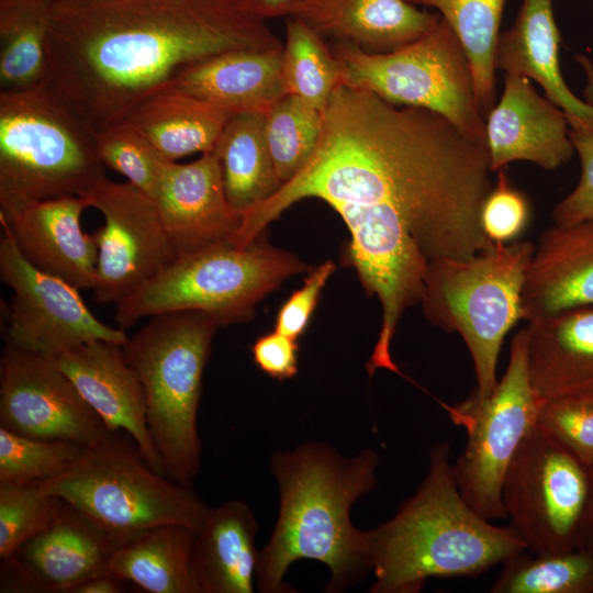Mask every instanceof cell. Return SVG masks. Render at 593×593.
<instances>
[{"mask_svg": "<svg viewBox=\"0 0 593 593\" xmlns=\"http://www.w3.org/2000/svg\"><path fill=\"white\" fill-rule=\"evenodd\" d=\"M491 174L486 145L440 114L340 81L322 111L310 159L243 214L235 240L249 245L300 200L326 202L349 231L347 264L382 309L370 361L389 367L398 324L419 301L428 265L492 246L480 222Z\"/></svg>", "mask_w": 593, "mask_h": 593, "instance_id": "cell-1", "label": "cell"}, {"mask_svg": "<svg viewBox=\"0 0 593 593\" xmlns=\"http://www.w3.org/2000/svg\"><path fill=\"white\" fill-rule=\"evenodd\" d=\"M282 47L240 0H49L42 85L97 128L191 64Z\"/></svg>", "mask_w": 593, "mask_h": 593, "instance_id": "cell-2", "label": "cell"}, {"mask_svg": "<svg viewBox=\"0 0 593 593\" xmlns=\"http://www.w3.org/2000/svg\"><path fill=\"white\" fill-rule=\"evenodd\" d=\"M378 463L373 449L349 458L322 443L273 455L270 469L280 503L272 536L258 555L256 586L260 592H294L283 577L300 559L328 568L325 592H343L366 578L372 570L368 530L357 529L349 513L376 488Z\"/></svg>", "mask_w": 593, "mask_h": 593, "instance_id": "cell-3", "label": "cell"}, {"mask_svg": "<svg viewBox=\"0 0 593 593\" xmlns=\"http://www.w3.org/2000/svg\"><path fill=\"white\" fill-rule=\"evenodd\" d=\"M368 538L370 593H417L430 578L477 577L527 550L512 526L491 524L462 497L447 441L430 449L416 492Z\"/></svg>", "mask_w": 593, "mask_h": 593, "instance_id": "cell-4", "label": "cell"}, {"mask_svg": "<svg viewBox=\"0 0 593 593\" xmlns=\"http://www.w3.org/2000/svg\"><path fill=\"white\" fill-rule=\"evenodd\" d=\"M217 327L200 312H167L150 316L122 346L144 390L164 474L189 488L201 466L198 410Z\"/></svg>", "mask_w": 593, "mask_h": 593, "instance_id": "cell-5", "label": "cell"}, {"mask_svg": "<svg viewBox=\"0 0 593 593\" xmlns=\"http://www.w3.org/2000/svg\"><path fill=\"white\" fill-rule=\"evenodd\" d=\"M93 128L44 85L0 91V215L104 177Z\"/></svg>", "mask_w": 593, "mask_h": 593, "instance_id": "cell-6", "label": "cell"}, {"mask_svg": "<svg viewBox=\"0 0 593 593\" xmlns=\"http://www.w3.org/2000/svg\"><path fill=\"white\" fill-rule=\"evenodd\" d=\"M534 248L529 240L493 243L471 257L440 258L427 267L418 302L433 325L462 338L480 399L495 389L504 338L523 320L522 291Z\"/></svg>", "mask_w": 593, "mask_h": 593, "instance_id": "cell-7", "label": "cell"}, {"mask_svg": "<svg viewBox=\"0 0 593 593\" xmlns=\"http://www.w3.org/2000/svg\"><path fill=\"white\" fill-rule=\"evenodd\" d=\"M311 267L257 237L247 246L224 240L179 256L160 273L115 304L126 329L167 312H200L219 326L250 321L256 304L287 278Z\"/></svg>", "mask_w": 593, "mask_h": 593, "instance_id": "cell-8", "label": "cell"}, {"mask_svg": "<svg viewBox=\"0 0 593 593\" xmlns=\"http://www.w3.org/2000/svg\"><path fill=\"white\" fill-rule=\"evenodd\" d=\"M38 488L123 539L167 524L197 529L210 508L191 488L153 469L116 433L86 447L68 469Z\"/></svg>", "mask_w": 593, "mask_h": 593, "instance_id": "cell-9", "label": "cell"}, {"mask_svg": "<svg viewBox=\"0 0 593 593\" xmlns=\"http://www.w3.org/2000/svg\"><path fill=\"white\" fill-rule=\"evenodd\" d=\"M342 82L403 107L440 114L469 137L486 145L468 57L440 16L419 38L388 53H369L347 43L332 48Z\"/></svg>", "mask_w": 593, "mask_h": 593, "instance_id": "cell-10", "label": "cell"}, {"mask_svg": "<svg viewBox=\"0 0 593 593\" xmlns=\"http://www.w3.org/2000/svg\"><path fill=\"white\" fill-rule=\"evenodd\" d=\"M541 404L529 379L526 328L513 337L505 372L490 395L480 399L472 393L460 403L443 404L467 432L463 452L452 463L456 483L466 502L488 521L506 518L503 480L536 425Z\"/></svg>", "mask_w": 593, "mask_h": 593, "instance_id": "cell-11", "label": "cell"}, {"mask_svg": "<svg viewBox=\"0 0 593 593\" xmlns=\"http://www.w3.org/2000/svg\"><path fill=\"white\" fill-rule=\"evenodd\" d=\"M590 491V467L535 425L503 480L511 526L532 552L579 548Z\"/></svg>", "mask_w": 593, "mask_h": 593, "instance_id": "cell-12", "label": "cell"}, {"mask_svg": "<svg viewBox=\"0 0 593 593\" xmlns=\"http://www.w3.org/2000/svg\"><path fill=\"white\" fill-rule=\"evenodd\" d=\"M0 279L12 291L7 305L5 346L52 358L90 342L123 346L128 338L124 329L100 321L79 289L30 264L4 227Z\"/></svg>", "mask_w": 593, "mask_h": 593, "instance_id": "cell-13", "label": "cell"}, {"mask_svg": "<svg viewBox=\"0 0 593 593\" xmlns=\"http://www.w3.org/2000/svg\"><path fill=\"white\" fill-rule=\"evenodd\" d=\"M80 197L104 219L92 233L98 246L96 302L116 304L178 258L155 202L134 184L104 176Z\"/></svg>", "mask_w": 593, "mask_h": 593, "instance_id": "cell-14", "label": "cell"}, {"mask_svg": "<svg viewBox=\"0 0 593 593\" xmlns=\"http://www.w3.org/2000/svg\"><path fill=\"white\" fill-rule=\"evenodd\" d=\"M0 427L85 447L112 434L51 359L10 346L0 359Z\"/></svg>", "mask_w": 593, "mask_h": 593, "instance_id": "cell-15", "label": "cell"}, {"mask_svg": "<svg viewBox=\"0 0 593 593\" xmlns=\"http://www.w3.org/2000/svg\"><path fill=\"white\" fill-rule=\"evenodd\" d=\"M125 540L64 502L45 530L2 559L0 591L70 593L91 578L110 574V560Z\"/></svg>", "mask_w": 593, "mask_h": 593, "instance_id": "cell-16", "label": "cell"}, {"mask_svg": "<svg viewBox=\"0 0 593 593\" xmlns=\"http://www.w3.org/2000/svg\"><path fill=\"white\" fill-rule=\"evenodd\" d=\"M153 201L178 257L234 242L243 223L226 198L213 152L191 163L166 161Z\"/></svg>", "mask_w": 593, "mask_h": 593, "instance_id": "cell-17", "label": "cell"}, {"mask_svg": "<svg viewBox=\"0 0 593 593\" xmlns=\"http://www.w3.org/2000/svg\"><path fill=\"white\" fill-rule=\"evenodd\" d=\"M48 359L72 381L108 430L128 434L146 462L164 474L147 424L144 390L123 347L94 340Z\"/></svg>", "mask_w": 593, "mask_h": 593, "instance_id": "cell-18", "label": "cell"}, {"mask_svg": "<svg viewBox=\"0 0 593 593\" xmlns=\"http://www.w3.org/2000/svg\"><path fill=\"white\" fill-rule=\"evenodd\" d=\"M569 128L567 114L538 94L529 78L505 74L503 94L485 121L492 172L516 160L546 170L568 163L575 153Z\"/></svg>", "mask_w": 593, "mask_h": 593, "instance_id": "cell-19", "label": "cell"}, {"mask_svg": "<svg viewBox=\"0 0 593 593\" xmlns=\"http://www.w3.org/2000/svg\"><path fill=\"white\" fill-rule=\"evenodd\" d=\"M87 208L80 195H66L30 204L7 216L0 215V223L34 267L79 290H92L98 246L93 234L83 232L80 225Z\"/></svg>", "mask_w": 593, "mask_h": 593, "instance_id": "cell-20", "label": "cell"}, {"mask_svg": "<svg viewBox=\"0 0 593 593\" xmlns=\"http://www.w3.org/2000/svg\"><path fill=\"white\" fill-rule=\"evenodd\" d=\"M585 306H593V219L553 224L540 235L526 270L523 320Z\"/></svg>", "mask_w": 593, "mask_h": 593, "instance_id": "cell-21", "label": "cell"}, {"mask_svg": "<svg viewBox=\"0 0 593 593\" xmlns=\"http://www.w3.org/2000/svg\"><path fill=\"white\" fill-rule=\"evenodd\" d=\"M283 16L303 20L321 35L369 53H388L426 34L440 15L409 0H295Z\"/></svg>", "mask_w": 593, "mask_h": 593, "instance_id": "cell-22", "label": "cell"}, {"mask_svg": "<svg viewBox=\"0 0 593 593\" xmlns=\"http://www.w3.org/2000/svg\"><path fill=\"white\" fill-rule=\"evenodd\" d=\"M527 362L538 398H593V306L528 323Z\"/></svg>", "mask_w": 593, "mask_h": 593, "instance_id": "cell-23", "label": "cell"}, {"mask_svg": "<svg viewBox=\"0 0 593 593\" xmlns=\"http://www.w3.org/2000/svg\"><path fill=\"white\" fill-rule=\"evenodd\" d=\"M282 49H242L214 55L184 67L170 85L232 115L265 114L288 94Z\"/></svg>", "mask_w": 593, "mask_h": 593, "instance_id": "cell-24", "label": "cell"}, {"mask_svg": "<svg viewBox=\"0 0 593 593\" xmlns=\"http://www.w3.org/2000/svg\"><path fill=\"white\" fill-rule=\"evenodd\" d=\"M560 42L552 0H524L514 25L499 35L495 68L539 83L567 114L570 126H591L593 104L575 97L562 77Z\"/></svg>", "mask_w": 593, "mask_h": 593, "instance_id": "cell-25", "label": "cell"}, {"mask_svg": "<svg viewBox=\"0 0 593 593\" xmlns=\"http://www.w3.org/2000/svg\"><path fill=\"white\" fill-rule=\"evenodd\" d=\"M249 506L231 500L210 507L194 530L191 567L197 593H253L259 552Z\"/></svg>", "mask_w": 593, "mask_h": 593, "instance_id": "cell-26", "label": "cell"}, {"mask_svg": "<svg viewBox=\"0 0 593 593\" xmlns=\"http://www.w3.org/2000/svg\"><path fill=\"white\" fill-rule=\"evenodd\" d=\"M232 116L171 85L149 94L120 120L138 131L168 161L212 152Z\"/></svg>", "mask_w": 593, "mask_h": 593, "instance_id": "cell-27", "label": "cell"}, {"mask_svg": "<svg viewBox=\"0 0 593 593\" xmlns=\"http://www.w3.org/2000/svg\"><path fill=\"white\" fill-rule=\"evenodd\" d=\"M194 530L180 524L144 530L118 547L109 573L150 593H197L191 567Z\"/></svg>", "mask_w": 593, "mask_h": 593, "instance_id": "cell-28", "label": "cell"}, {"mask_svg": "<svg viewBox=\"0 0 593 593\" xmlns=\"http://www.w3.org/2000/svg\"><path fill=\"white\" fill-rule=\"evenodd\" d=\"M265 114H233L212 150L219 159L226 198L244 214L282 186L265 137Z\"/></svg>", "mask_w": 593, "mask_h": 593, "instance_id": "cell-29", "label": "cell"}, {"mask_svg": "<svg viewBox=\"0 0 593 593\" xmlns=\"http://www.w3.org/2000/svg\"><path fill=\"white\" fill-rule=\"evenodd\" d=\"M48 26L49 0H0V91L43 83Z\"/></svg>", "mask_w": 593, "mask_h": 593, "instance_id": "cell-30", "label": "cell"}, {"mask_svg": "<svg viewBox=\"0 0 593 593\" xmlns=\"http://www.w3.org/2000/svg\"><path fill=\"white\" fill-rule=\"evenodd\" d=\"M437 9L457 35L470 64L484 119L494 107L495 49L505 0H409Z\"/></svg>", "mask_w": 593, "mask_h": 593, "instance_id": "cell-31", "label": "cell"}, {"mask_svg": "<svg viewBox=\"0 0 593 593\" xmlns=\"http://www.w3.org/2000/svg\"><path fill=\"white\" fill-rule=\"evenodd\" d=\"M502 564L490 588L492 593H593V555L582 548L525 550Z\"/></svg>", "mask_w": 593, "mask_h": 593, "instance_id": "cell-32", "label": "cell"}, {"mask_svg": "<svg viewBox=\"0 0 593 593\" xmlns=\"http://www.w3.org/2000/svg\"><path fill=\"white\" fill-rule=\"evenodd\" d=\"M282 70L288 94L320 111L342 81L340 65L323 35L294 16L286 19Z\"/></svg>", "mask_w": 593, "mask_h": 593, "instance_id": "cell-33", "label": "cell"}, {"mask_svg": "<svg viewBox=\"0 0 593 593\" xmlns=\"http://www.w3.org/2000/svg\"><path fill=\"white\" fill-rule=\"evenodd\" d=\"M265 137L281 183L307 163L320 138L322 111L287 94L265 113Z\"/></svg>", "mask_w": 593, "mask_h": 593, "instance_id": "cell-34", "label": "cell"}, {"mask_svg": "<svg viewBox=\"0 0 593 593\" xmlns=\"http://www.w3.org/2000/svg\"><path fill=\"white\" fill-rule=\"evenodd\" d=\"M85 446L25 437L0 427V482L40 483L68 469Z\"/></svg>", "mask_w": 593, "mask_h": 593, "instance_id": "cell-35", "label": "cell"}, {"mask_svg": "<svg viewBox=\"0 0 593 593\" xmlns=\"http://www.w3.org/2000/svg\"><path fill=\"white\" fill-rule=\"evenodd\" d=\"M99 157L104 165L126 178L154 199L166 160L134 127L118 120L93 128Z\"/></svg>", "mask_w": 593, "mask_h": 593, "instance_id": "cell-36", "label": "cell"}, {"mask_svg": "<svg viewBox=\"0 0 593 593\" xmlns=\"http://www.w3.org/2000/svg\"><path fill=\"white\" fill-rule=\"evenodd\" d=\"M63 501L44 494L38 483L0 482V557L7 559L26 540L45 530Z\"/></svg>", "mask_w": 593, "mask_h": 593, "instance_id": "cell-37", "label": "cell"}, {"mask_svg": "<svg viewBox=\"0 0 593 593\" xmlns=\"http://www.w3.org/2000/svg\"><path fill=\"white\" fill-rule=\"evenodd\" d=\"M536 425L586 466H593V398L542 402Z\"/></svg>", "mask_w": 593, "mask_h": 593, "instance_id": "cell-38", "label": "cell"}, {"mask_svg": "<svg viewBox=\"0 0 593 593\" xmlns=\"http://www.w3.org/2000/svg\"><path fill=\"white\" fill-rule=\"evenodd\" d=\"M496 172V182L482 204L480 222L492 243H507L526 228L530 208L526 197L511 184L505 169Z\"/></svg>", "mask_w": 593, "mask_h": 593, "instance_id": "cell-39", "label": "cell"}, {"mask_svg": "<svg viewBox=\"0 0 593 593\" xmlns=\"http://www.w3.org/2000/svg\"><path fill=\"white\" fill-rule=\"evenodd\" d=\"M569 135L581 163L574 189L552 210L553 224L566 225L593 219V125L570 126Z\"/></svg>", "mask_w": 593, "mask_h": 593, "instance_id": "cell-40", "label": "cell"}, {"mask_svg": "<svg viewBox=\"0 0 593 593\" xmlns=\"http://www.w3.org/2000/svg\"><path fill=\"white\" fill-rule=\"evenodd\" d=\"M335 270L332 260L310 270L303 286L294 290L277 313L275 329L293 339L305 332L321 292Z\"/></svg>", "mask_w": 593, "mask_h": 593, "instance_id": "cell-41", "label": "cell"}, {"mask_svg": "<svg viewBox=\"0 0 593 593\" xmlns=\"http://www.w3.org/2000/svg\"><path fill=\"white\" fill-rule=\"evenodd\" d=\"M250 350L257 367L273 379L283 381L298 373L296 339L275 329L259 336Z\"/></svg>", "mask_w": 593, "mask_h": 593, "instance_id": "cell-42", "label": "cell"}, {"mask_svg": "<svg viewBox=\"0 0 593 593\" xmlns=\"http://www.w3.org/2000/svg\"><path fill=\"white\" fill-rule=\"evenodd\" d=\"M121 582L112 574L98 575L78 584L70 593H119L122 592Z\"/></svg>", "mask_w": 593, "mask_h": 593, "instance_id": "cell-43", "label": "cell"}, {"mask_svg": "<svg viewBox=\"0 0 593 593\" xmlns=\"http://www.w3.org/2000/svg\"><path fill=\"white\" fill-rule=\"evenodd\" d=\"M251 12L267 20L283 16L287 8L295 0H240Z\"/></svg>", "mask_w": 593, "mask_h": 593, "instance_id": "cell-44", "label": "cell"}, {"mask_svg": "<svg viewBox=\"0 0 593 593\" xmlns=\"http://www.w3.org/2000/svg\"><path fill=\"white\" fill-rule=\"evenodd\" d=\"M579 548L593 555V466L590 467V491L580 530Z\"/></svg>", "mask_w": 593, "mask_h": 593, "instance_id": "cell-45", "label": "cell"}, {"mask_svg": "<svg viewBox=\"0 0 593 593\" xmlns=\"http://www.w3.org/2000/svg\"><path fill=\"white\" fill-rule=\"evenodd\" d=\"M577 60L584 68L586 75V85L583 90L584 99L588 103L593 104V64L590 58L584 55L577 56Z\"/></svg>", "mask_w": 593, "mask_h": 593, "instance_id": "cell-46", "label": "cell"}]
</instances>
